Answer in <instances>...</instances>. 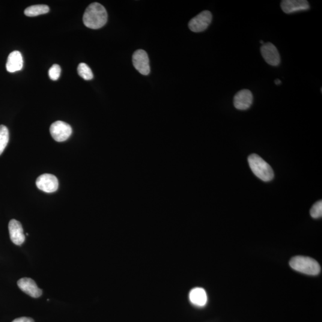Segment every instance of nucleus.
Listing matches in <instances>:
<instances>
[{"label":"nucleus","instance_id":"6ab92c4d","mask_svg":"<svg viewBox=\"0 0 322 322\" xmlns=\"http://www.w3.org/2000/svg\"><path fill=\"white\" fill-rule=\"evenodd\" d=\"M61 68L58 64H55L50 68L49 71V77L53 80H58L61 76Z\"/></svg>","mask_w":322,"mask_h":322},{"label":"nucleus","instance_id":"412c9836","mask_svg":"<svg viewBox=\"0 0 322 322\" xmlns=\"http://www.w3.org/2000/svg\"><path fill=\"white\" fill-rule=\"evenodd\" d=\"M274 83H275L276 85H279L282 83V81L279 79H276L275 80H274Z\"/></svg>","mask_w":322,"mask_h":322},{"label":"nucleus","instance_id":"9d476101","mask_svg":"<svg viewBox=\"0 0 322 322\" xmlns=\"http://www.w3.org/2000/svg\"><path fill=\"white\" fill-rule=\"evenodd\" d=\"M280 6L282 10L286 14L306 11L310 8L309 3L306 0H283Z\"/></svg>","mask_w":322,"mask_h":322},{"label":"nucleus","instance_id":"a211bd4d","mask_svg":"<svg viewBox=\"0 0 322 322\" xmlns=\"http://www.w3.org/2000/svg\"><path fill=\"white\" fill-rule=\"evenodd\" d=\"M310 215L313 219H319L322 216V201H319L314 205L310 210Z\"/></svg>","mask_w":322,"mask_h":322},{"label":"nucleus","instance_id":"2eb2a0df","mask_svg":"<svg viewBox=\"0 0 322 322\" xmlns=\"http://www.w3.org/2000/svg\"><path fill=\"white\" fill-rule=\"evenodd\" d=\"M49 10V7L47 5H34L29 6V7L26 8L25 11H24V13L27 16L34 17L47 13Z\"/></svg>","mask_w":322,"mask_h":322},{"label":"nucleus","instance_id":"6e6552de","mask_svg":"<svg viewBox=\"0 0 322 322\" xmlns=\"http://www.w3.org/2000/svg\"><path fill=\"white\" fill-rule=\"evenodd\" d=\"M262 58L268 65L277 67L280 64V57L277 48L271 43H265L261 47Z\"/></svg>","mask_w":322,"mask_h":322},{"label":"nucleus","instance_id":"1a4fd4ad","mask_svg":"<svg viewBox=\"0 0 322 322\" xmlns=\"http://www.w3.org/2000/svg\"><path fill=\"white\" fill-rule=\"evenodd\" d=\"M253 103V95L249 89H243L238 91L234 98V104L236 109L247 110Z\"/></svg>","mask_w":322,"mask_h":322},{"label":"nucleus","instance_id":"39448f33","mask_svg":"<svg viewBox=\"0 0 322 322\" xmlns=\"http://www.w3.org/2000/svg\"><path fill=\"white\" fill-rule=\"evenodd\" d=\"M213 19L210 11L205 10L194 17L190 20L189 28L194 32H201L208 28Z\"/></svg>","mask_w":322,"mask_h":322},{"label":"nucleus","instance_id":"f03ea898","mask_svg":"<svg viewBox=\"0 0 322 322\" xmlns=\"http://www.w3.org/2000/svg\"><path fill=\"white\" fill-rule=\"evenodd\" d=\"M250 169L256 177L265 181L272 180L274 177L273 169L267 162L258 155L252 154L247 158Z\"/></svg>","mask_w":322,"mask_h":322},{"label":"nucleus","instance_id":"f257e3e1","mask_svg":"<svg viewBox=\"0 0 322 322\" xmlns=\"http://www.w3.org/2000/svg\"><path fill=\"white\" fill-rule=\"evenodd\" d=\"M107 13L105 8L99 3L93 2L86 8L83 16L85 26L92 29L101 28L106 23Z\"/></svg>","mask_w":322,"mask_h":322},{"label":"nucleus","instance_id":"ddd939ff","mask_svg":"<svg viewBox=\"0 0 322 322\" xmlns=\"http://www.w3.org/2000/svg\"><path fill=\"white\" fill-rule=\"evenodd\" d=\"M23 65L22 54L19 51H14L9 55L6 64V70L8 73H13L22 70Z\"/></svg>","mask_w":322,"mask_h":322},{"label":"nucleus","instance_id":"dca6fc26","mask_svg":"<svg viewBox=\"0 0 322 322\" xmlns=\"http://www.w3.org/2000/svg\"><path fill=\"white\" fill-rule=\"evenodd\" d=\"M9 140L8 130L5 125H0V155L4 152Z\"/></svg>","mask_w":322,"mask_h":322},{"label":"nucleus","instance_id":"7ed1b4c3","mask_svg":"<svg viewBox=\"0 0 322 322\" xmlns=\"http://www.w3.org/2000/svg\"><path fill=\"white\" fill-rule=\"evenodd\" d=\"M289 265L292 269L308 275H318L321 270L318 262L308 256H294L289 261Z\"/></svg>","mask_w":322,"mask_h":322},{"label":"nucleus","instance_id":"9b49d317","mask_svg":"<svg viewBox=\"0 0 322 322\" xmlns=\"http://www.w3.org/2000/svg\"><path fill=\"white\" fill-rule=\"evenodd\" d=\"M17 285L21 290L32 298L40 297L43 294V291L38 287L34 280L28 277L18 280Z\"/></svg>","mask_w":322,"mask_h":322},{"label":"nucleus","instance_id":"4be33fe9","mask_svg":"<svg viewBox=\"0 0 322 322\" xmlns=\"http://www.w3.org/2000/svg\"><path fill=\"white\" fill-rule=\"evenodd\" d=\"M260 43H261V44H262V45H263V44H264V42L262 41V40H261V41H260Z\"/></svg>","mask_w":322,"mask_h":322},{"label":"nucleus","instance_id":"4468645a","mask_svg":"<svg viewBox=\"0 0 322 322\" xmlns=\"http://www.w3.org/2000/svg\"><path fill=\"white\" fill-rule=\"evenodd\" d=\"M189 300L191 303L198 307H204L207 303V292L202 288H195L190 291Z\"/></svg>","mask_w":322,"mask_h":322},{"label":"nucleus","instance_id":"20e7f679","mask_svg":"<svg viewBox=\"0 0 322 322\" xmlns=\"http://www.w3.org/2000/svg\"><path fill=\"white\" fill-rule=\"evenodd\" d=\"M50 132L56 142L66 141L71 135L73 130L70 125L65 122L58 121L51 125Z\"/></svg>","mask_w":322,"mask_h":322},{"label":"nucleus","instance_id":"f3484780","mask_svg":"<svg viewBox=\"0 0 322 322\" xmlns=\"http://www.w3.org/2000/svg\"><path fill=\"white\" fill-rule=\"evenodd\" d=\"M78 73L79 76L85 80H91L93 79V74L88 66L84 63H80L78 67Z\"/></svg>","mask_w":322,"mask_h":322},{"label":"nucleus","instance_id":"423d86ee","mask_svg":"<svg viewBox=\"0 0 322 322\" xmlns=\"http://www.w3.org/2000/svg\"><path fill=\"white\" fill-rule=\"evenodd\" d=\"M133 64L134 68L143 76L150 73L151 68L147 53L143 50H138L133 55Z\"/></svg>","mask_w":322,"mask_h":322},{"label":"nucleus","instance_id":"0eeeda50","mask_svg":"<svg viewBox=\"0 0 322 322\" xmlns=\"http://www.w3.org/2000/svg\"><path fill=\"white\" fill-rule=\"evenodd\" d=\"M36 185L39 189L44 192L53 193L58 190L59 181L56 176L44 174L39 176L36 181Z\"/></svg>","mask_w":322,"mask_h":322},{"label":"nucleus","instance_id":"f8f14e48","mask_svg":"<svg viewBox=\"0 0 322 322\" xmlns=\"http://www.w3.org/2000/svg\"><path fill=\"white\" fill-rule=\"evenodd\" d=\"M9 234L12 242L21 245L25 241L22 225L18 221L12 219L8 224Z\"/></svg>","mask_w":322,"mask_h":322},{"label":"nucleus","instance_id":"aec40b11","mask_svg":"<svg viewBox=\"0 0 322 322\" xmlns=\"http://www.w3.org/2000/svg\"><path fill=\"white\" fill-rule=\"evenodd\" d=\"M12 322H34V321L30 318L22 317L14 319Z\"/></svg>","mask_w":322,"mask_h":322}]
</instances>
